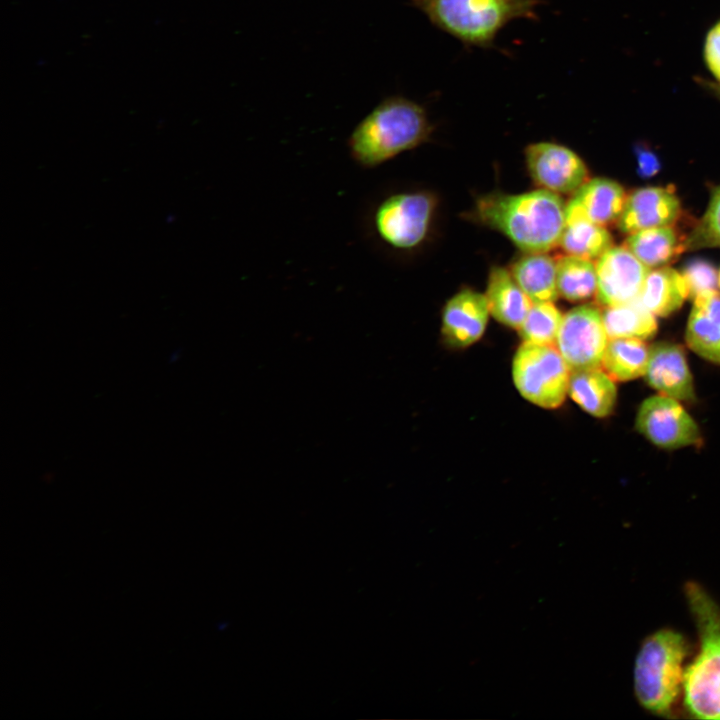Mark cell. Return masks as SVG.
<instances>
[{
	"label": "cell",
	"instance_id": "obj_16",
	"mask_svg": "<svg viewBox=\"0 0 720 720\" xmlns=\"http://www.w3.org/2000/svg\"><path fill=\"white\" fill-rule=\"evenodd\" d=\"M485 296L490 314L499 323L514 329L521 326L533 304L511 271L500 266L490 269Z\"/></svg>",
	"mask_w": 720,
	"mask_h": 720
},
{
	"label": "cell",
	"instance_id": "obj_9",
	"mask_svg": "<svg viewBox=\"0 0 720 720\" xmlns=\"http://www.w3.org/2000/svg\"><path fill=\"white\" fill-rule=\"evenodd\" d=\"M635 428L662 449H678L696 445L700 430L679 401L666 395L646 398L640 405Z\"/></svg>",
	"mask_w": 720,
	"mask_h": 720
},
{
	"label": "cell",
	"instance_id": "obj_7",
	"mask_svg": "<svg viewBox=\"0 0 720 720\" xmlns=\"http://www.w3.org/2000/svg\"><path fill=\"white\" fill-rule=\"evenodd\" d=\"M571 370L553 345L523 342L512 360V378L520 395L546 409L561 406L569 388Z\"/></svg>",
	"mask_w": 720,
	"mask_h": 720
},
{
	"label": "cell",
	"instance_id": "obj_27",
	"mask_svg": "<svg viewBox=\"0 0 720 720\" xmlns=\"http://www.w3.org/2000/svg\"><path fill=\"white\" fill-rule=\"evenodd\" d=\"M685 250L720 247V186L712 193L702 218L684 239Z\"/></svg>",
	"mask_w": 720,
	"mask_h": 720
},
{
	"label": "cell",
	"instance_id": "obj_23",
	"mask_svg": "<svg viewBox=\"0 0 720 720\" xmlns=\"http://www.w3.org/2000/svg\"><path fill=\"white\" fill-rule=\"evenodd\" d=\"M602 316L609 338H634L645 341L657 332L656 315L644 307L638 299L605 307Z\"/></svg>",
	"mask_w": 720,
	"mask_h": 720
},
{
	"label": "cell",
	"instance_id": "obj_11",
	"mask_svg": "<svg viewBox=\"0 0 720 720\" xmlns=\"http://www.w3.org/2000/svg\"><path fill=\"white\" fill-rule=\"evenodd\" d=\"M650 270L626 246L610 247L596 262L597 302L611 307L636 300Z\"/></svg>",
	"mask_w": 720,
	"mask_h": 720
},
{
	"label": "cell",
	"instance_id": "obj_30",
	"mask_svg": "<svg viewBox=\"0 0 720 720\" xmlns=\"http://www.w3.org/2000/svg\"><path fill=\"white\" fill-rule=\"evenodd\" d=\"M639 160L640 166L646 174L655 172L657 165L654 156H652L650 153H646L644 155H641Z\"/></svg>",
	"mask_w": 720,
	"mask_h": 720
},
{
	"label": "cell",
	"instance_id": "obj_15",
	"mask_svg": "<svg viewBox=\"0 0 720 720\" xmlns=\"http://www.w3.org/2000/svg\"><path fill=\"white\" fill-rule=\"evenodd\" d=\"M625 200V191L618 182L597 177L587 180L574 193L566 209L606 226L618 220Z\"/></svg>",
	"mask_w": 720,
	"mask_h": 720
},
{
	"label": "cell",
	"instance_id": "obj_18",
	"mask_svg": "<svg viewBox=\"0 0 720 720\" xmlns=\"http://www.w3.org/2000/svg\"><path fill=\"white\" fill-rule=\"evenodd\" d=\"M686 342L702 358L720 364V293L693 305L688 318Z\"/></svg>",
	"mask_w": 720,
	"mask_h": 720
},
{
	"label": "cell",
	"instance_id": "obj_12",
	"mask_svg": "<svg viewBox=\"0 0 720 720\" xmlns=\"http://www.w3.org/2000/svg\"><path fill=\"white\" fill-rule=\"evenodd\" d=\"M489 315L485 294L472 289L459 291L443 309L441 332L444 339L456 348L474 344L484 334Z\"/></svg>",
	"mask_w": 720,
	"mask_h": 720
},
{
	"label": "cell",
	"instance_id": "obj_17",
	"mask_svg": "<svg viewBox=\"0 0 720 720\" xmlns=\"http://www.w3.org/2000/svg\"><path fill=\"white\" fill-rule=\"evenodd\" d=\"M568 394L585 412L604 418L614 410L617 388L614 379L597 367L571 371Z\"/></svg>",
	"mask_w": 720,
	"mask_h": 720
},
{
	"label": "cell",
	"instance_id": "obj_29",
	"mask_svg": "<svg viewBox=\"0 0 720 720\" xmlns=\"http://www.w3.org/2000/svg\"><path fill=\"white\" fill-rule=\"evenodd\" d=\"M702 51L705 67L713 81L720 84V19L707 30Z\"/></svg>",
	"mask_w": 720,
	"mask_h": 720
},
{
	"label": "cell",
	"instance_id": "obj_19",
	"mask_svg": "<svg viewBox=\"0 0 720 720\" xmlns=\"http://www.w3.org/2000/svg\"><path fill=\"white\" fill-rule=\"evenodd\" d=\"M688 296L683 273L663 266L649 271L637 299L656 316L665 317L677 311Z\"/></svg>",
	"mask_w": 720,
	"mask_h": 720
},
{
	"label": "cell",
	"instance_id": "obj_13",
	"mask_svg": "<svg viewBox=\"0 0 720 720\" xmlns=\"http://www.w3.org/2000/svg\"><path fill=\"white\" fill-rule=\"evenodd\" d=\"M680 201L675 193L663 187H643L626 197L617 220L621 232H634L671 226L680 215Z\"/></svg>",
	"mask_w": 720,
	"mask_h": 720
},
{
	"label": "cell",
	"instance_id": "obj_25",
	"mask_svg": "<svg viewBox=\"0 0 720 720\" xmlns=\"http://www.w3.org/2000/svg\"><path fill=\"white\" fill-rule=\"evenodd\" d=\"M557 286L559 296L579 302L596 293V264L592 260L568 255L557 260Z\"/></svg>",
	"mask_w": 720,
	"mask_h": 720
},
{
	"label": "cell",
	"instance_id": "obj_2",
	"mask_svg": "<svg viewBox=\"0 0 720 720\" xmlns=\"http://www.w3.org/2000/svg\"><path fill=\"white\" fill-rule=\"evenodd\" d=\"M432 130L421 104L393 95L380 101L358 122L347 147L358 166L372 169L426 142Z\"/></svg>",
	"mask_w": 720,
	"mask_h": 720
},
{
	"label": "cell",
	"instance_id": "obj_8",
	"mask_svg": "<svg viewBox=\"0 0 720 720\" xmlns=\"http://www.w3.org/2000/svg\"><path fill=\"white\" fill-rule=\"evenodd\" d=\"M608 341L600 310L579 305L563 315L555 345L570 370L575 371L602 366Z\"/></svg>",
	"mask_w": 720,
	"mask_h": 720
},
{
	"label": "cell",
	"instance_id": "obj_24",
	"mask_svg": "<svg viewBox=\"0 0 720 720\" xmlns=\"http://www.w3.org/2000/svg\"><path fill=\"white\" fill-rule=\"evenodd\" d=\"M650 348L643 340L609 338L603 360V369L617 381H629L644 376Z\"/></svg>",
	"mask_w": 720,
	"mask_h": 720
},
{
	"label": "cell",
	"instance_id": "obj_28",
	"mask_svg": "<svg viewBox=\"0 0 720 720\" xmlns=\"http://www.w3.org/2000/svg\"><path fill=\"white\" fill-rule=\"evenodd\" d=\"M683 275L689 287V296L692 299L700 293L717 290L718 275L714 267L706 261L695 260L689 263Z\"/></svg>",
	"mask_w": 720,
	"mask_h": 720
},
{
	"label": "cell",
	"instance_id": "obj_3",
	"mask_svg": "<svg viewBox=\"0 0 720 720\" xmlns=\"http://www.w3.org/2000/svg\"><path fill=\"white\" fill-rule=\"evenodd\" d=\"M684 592L699 636L698 653L684 671V707L694 718L720 720V606L697 582H687Z\"/></svg>",
	"mask_w": 720,
	"mask_h": 720
},
{
	"label": "cell",
	"instance_id": "obj_1",
	"mask_svg": "<svg viewBox=\"0 0 720 720\" xmlns=\"http://www.w3.org/2000/svg\"><path fill=\"white\" fill-rule=\"evenodd\" d=\"M565 213L562 197L543 188L521 194L491 193L476 204L479 220L525 253H547L559 245Z\"/></svg>",
	"mask_w": 720,
	"mask_h": 720
},
{
	"label": "cell",
	"instance_id": "obj_31",
	"mask_svg": "<svg viewBox=\"0 0 720 720\" xmlns=\"http://www.w3.org/2000/svg\"><path fill=\"white\" fill-rule=\"evenodd\" d=\"M702 85L709 89L711 92H713L716 96L720 99V84L716 83L714 81H704L702 80Z\"/></svg>",
	"mask_w": 720,
	"mask_h": 720
},
{
	"label": "cell",
	"instance_id": "obj_6",
	"mask_svg": "<svg viewBox=\"0 0 720 720\" xmlns=\"http://www.w3.org/2000/svg\"><path fill=\"white\" fill-rule=\"evenodd\" d=\"M436 207L426 191H400L385 195L369 209L370 239L384 248L410 251L426 239Z\"/></svg>",
	"mask_w": 720,
	"mask_h": 720
},
{
	"label": "cell",
	"instance_id": "obj_14",
	"mask_svg": "<svg viewBox=\"0 0 720 720\" xmlns=\"http://www.w3.org/2000/svg\"><path fill=\"white\" fill-rule=\"evenodd\" d=\"M644 377L660 394L678 401L694 400L692 374L684 350L677 344L660 342L653 345Z\"/></svg>",
	"mask_w": 720,
	"mask_h": 720
},
{
	"label": "cell",
	"instance_id": "obj_5",
	"mask_svg": "<svg viewBox=\"0 0 720 720\" xmlns=\"http://www.w3.org/2000/svg\"><path fill=\"white\" fill-rule=\"evenodd\" d=\"M689 650L683 634L662 628L641 643L634 663V692L639 704L667 716L683 689L684 660Z\"/></svg>",
	"mask_w": 720,
	"mask_h": 720
},
{
	"label": "cell",
	"instance_id": "obj_32",
	"mask_svg": "<svg viewBox=\"0 0 720 720\" xmlns=\"http://www.w3.org/2000/svg\"><path fill=\"white\" fill-rule=\"evenodd\" d=\"M718 287L720 288V271L718 273Z\"/></svg>",
	"mask_w": 720,
	"mask_h": 720
},
{
	"label": "cell",
	"instance_id": "obj_21",
	"mask_svg": "<svg viewBox=\"0 0 720 720\" xmlns=\"http://www.w3.org/2000/svg\"><path fill=\"white\" fill-rule=\"evenodd\" d=\"M559 245L568 255L593 260L613 246V239L605 226L566 209Z\"/></svg>",
	"mask_w": 720,
	"mask_h": 720
},
{
	"label": "cell",
	"instance_id": "obj_20",
	"mask_svg": "<svg viewBox=\"0 0 720 720\" xmlns=\"http://www.w3.org/2000/svg\"><path fill=\"white\" fill-rule=\"evenodd\" d=\"M511 273L532 303L557 300V261L548 254L526 253L513 264Z\"/></svg>",
	"mask_w": 720,
	"mask_h": 720
},
{
	"label": "cell",
	"instance_id": "obj_22",
	"mask_svg": "<svg viewBox=\"0 0 720 720\" xmlns=\"http://www.w3.org/2000/svg\"><path fill=\"white\" fill-rule=\"evenodd\" d=\"M625 246L648 268L663 267L685 250L672 226L643 229L626 239Z\"/></svg>",
	"mask_w": 720,
	"mask_h": 720
},
{
	"label": "cell",
	"instance_id": "obj_10",
	"mask_svg": "<svg viewBox=\"0 0 720 720\" xmlns=\"http://www.w3.org/2000/svg\"><path fill=\"white\" fill-rule=\"evenodd\" d=\"M532 179L557 194L575 193L588 179L584 161L570 148L553 142H537L525 150Z\"/></svg>",
	"mask_w": 720,
	"mask_h": 720
},
{
	"label": "cell",
	"instance_id": "obj_4",
	"mask_svg": "<svg viewBox=\"0 0 720 720\" xmlns=\"http://www.w3.org/2000/svg\"><path fill=\"white\" fill-rule=\"evenodd\" d=\"M437 29L466 47L491 48L517 19L537 18L542 0H409Z\"/></svg>",
	"mask_w": 720,
	"mask_h": 720
},
{
	"label": "cell",
	"instance_id": "obj_26",
	"mask_svg": "<svg viewBox=\"0 0 720 720\" xmlns=\"http://www.w3.org/2000/svg\"><path fill=\"white\" fill-rule=\"evenodd\" d=\"M563 315L554 302L533 303L521 326L518 328L523 342L540 345H554Z\"/></svg>",
	"mask_w": 720,
	"mask_h": 720
}]
</instances>
